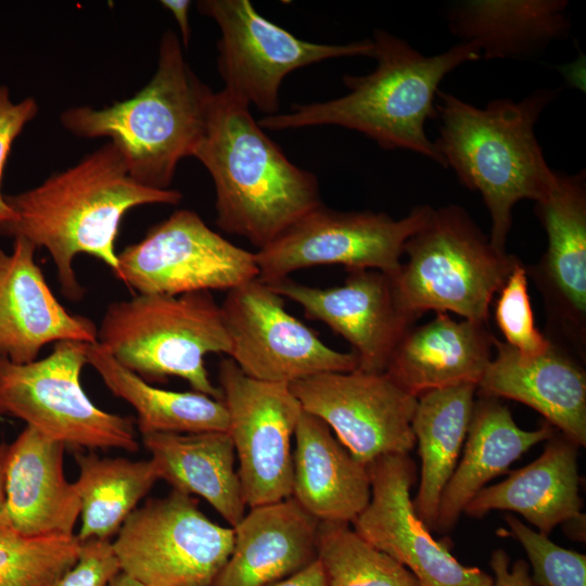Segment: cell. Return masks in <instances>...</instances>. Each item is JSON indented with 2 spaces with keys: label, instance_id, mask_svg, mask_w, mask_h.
<instances>
[{
  "label": "cell",
  "instance_id": "obj_40",
  "mask_svg": "<svg viewBox=\"0 0 586 586\" xmlns=\"http://www.w3.org/2000/svg\"><path fill=\"white\" fill-rule=\"evenodd\" d=\"M162 7L168 10L175 17L180 31V41L183 48H188L191 39V27L189 21V0H162Z\"/></svg>",
  "mask_w": 586,
  "mask_h": 586
},
{
  "label": "cell",
  "instance_id": "obj_11",
  "mask_svg": "<svg viewBox=\"0 0 586 586\" xmlns=\"http://www.w3.org/2000/svg\"><path fill=\"white\" fill-rule=\"evenodd\" d=\"M198 8L220 30L217 69L224 90L266 116L277 114L280 86L291 72L328 59L374 56L372 39L346 44L306 41L263 17L249 0H201Z\"/></svg>",
  "mask_w": 586,
  "mask_h": 586
},
{
  "label": "cell",
  "instance_id": "obj_17",
  "mask_svg": "<svg viewBox=\"0 0 586 586\" xmlns=\"http://www.w3.org/2000/svg\"><path fill=\"white\" fill-rule=\"evenodd\" d=\"M368 471L370 500L352 522L358 535L408 569L420 586H492V575L461 564L417 515L410 497L416 466L408 454L380 457Z\"/></svg>",
  "mask_w": 586,
  "mask_h": 586
},
{
  "label": "cell",
  "instance_id": "obj_35",
  "mask_svg": "<svg viewBox=\"0 0 586 586\" xmlns=\"http://www.w3.org/2000/svg\"><path fill=\"white\" fill-rule=\"evenodd\" d=\"M505 520L527 555L535 585L586 586L585 555L560 547L512 514L506 513Z\"/></svg>",
  "mask_w": 586,
  "mask_h": 586
},
{
  "label": "cell",
  "instance_id": "obj_15",
  "mask_svg": "<svg viewBox=\"0 0 586 586\" xmlns=\"http://www.w3.org/2000/svg\"><path fill=\"white\" fill-rule=\"evenodd\" d=\"M304 411L322 420L362 464L416 445L411 420L418 397L385 372H324L290 384Z\"/></svg>",
  "mask_w": 586,
  "mask_h": 586
},
{
  "label": "cell",
  "instance_id": "obj_31",
  "mask_svg": "<svg viewBox=\"0 0 586 586\" xmlns=\"http://www.w3.org/2000/svg\"><path fill=\"white\" fill-rule=\"evenodd\" d=\"M79 474L74 482L80 500V542L117 534L137 505L160 480L154 463L124 457L76 453Z\"/></svg>",
  "mask_w": 586,
  "mask_h": 586
},
{
  "label": "cell",
  "instance_id": "obj_25",
  "mask_svg": "<svg viewBox=\"0 0 586 586\" xmlns=\"http://www.w3.org/2000/svg\"><path fill=\"white\" fill-rule=\"evenodd\" d=\"M578 447L555 432L536 460L482 488L463 512L473 518L493 510L517 512L546 535L558 524L585 518L578 493Z\"/></svg>",
  "mask_w": 586,
  "mask_h": 586
},
{
  "label": "cell",
  "instance_id": "obj_13",
  "mask_svg": "<svg viewBox=\"0 0 586 586\" xmlns=\"http://www.w3.org/2000/svg\"><path fill=\"white\" fill-rule=\"evenodd\" d=\"M218 382L250 508L291 497L292 440L303 408L289 384L257 380L224 358Z\"/></svg>",
  "mask_w": 586,
  "mask_h": 586
},
{
  "label": "cell",
  "instance_id": "obj_41",
  "mask_svg": "<svg viewBox=\"0 0 586 586\" xmlns=\"http://www.w3.org/2000/svg\"><path fill=\"white\" fill-rule=\"evenodd\" d=\"M8 444L0 443V535L13 531L10 525L5 496V460Z\"/></svg>",
  "mask_w": 586,
  "mask_h": 586
},
{
  "label": "cell",
  "instance_id": "obj_7",
  "mask_svg": "<svg viewBox=\"0 0 586 586\" xmlns=\"http://www.w3.org/2000/svg\"><path fill=\"white\" fill-rule=\"evenodd\" d=\"M407 262L393 277L402 304L420 317L454 313L488 323L495 294L521 260L491 243L460 205L433 208L428 222L404 246Z\"/></svg>",
  "mask_w": 586,
  "mask_h": 586
},
{
  "label": "cell",
  "instance_id": "obj_9",
  "mask_svg": "<svg viewBox=\"0 0 586 586\" xmlns=\"http://www.w3.org/2000/svg\"><path fill=\"white\" fill-rule=\"evenodd\" d=\"M116 535L122 572L144 586H213L234 542L232 527L213 522L191 495L174 489L137 508Z\"/></svg>",
  "mask_w": 586,
  "mask_h": 586
},
{
  "label": "cell",
  "instance_id": "obj_33",
  "mask_svg": "<svg viewBox=\"0 0 586 586\" xmlns=\"http://www.w3.org/2000/svg\"><path fill=\"white\" fill-rule=\"evenodd\" d=\"M76 535H0V586H51L77 561Z\"/></svg>",
  "mask_w": 586,
  "mask_h": 586
},
{
  "label": "cell",
  "instance_id": "obj_16",
  "mask_svg": "<svg viewBox=\"0 0 586 586\" xmlns=\"http://www.w3.org/2000/svg\"><path fill=\"white\" fill-rule=\"evenodd\" d=\"M547 235L536 265L525 266L546 313L547 339L586 360V171L557 173L549 194L535 203Z\"/></svg>",
  "mask_w": 586,
  "mask_h": 586
},
{
  "label": "cell",
  "instance_id": "obj_36",
  "mask_svg": "<svg viewBox=\"0 0 586 586\" xmlns=\"http://www.w3.org/2000/svg\"><path fill=\"white\" fill-rule=\"evenodd\" d=\"M38 112L39 105L34 98L14 102L9 88L5 85L0 86V232L17 220V215L1 192L5 164L14 141Z\"/></svg>",
  "mask_w": 586,
  "mask_h": 586
},
{
  "label": "cell",
  "instance_id": "obj_3",
  "mask_svg": "<svg viewBox=\"0 0 586 586\" xmlns=\"http://www.w3.org/2000/svg\"><path fill=\"white\" fill-rule=\"evenodd\" d=\"M372 40L377 66L367 75H344L346 94L295 105L290 113L263 117L258 125L271 130L339 126L365 135L383 149L408 150L446 168L425 125L437 118L443 79L462 64L480 60L479 48L459 41L438 54L424 55L384 29H375Z\"/></svg>",
  "mask_w": 586,
  "mask_h": 586
},
{
  "label": "cell",
  "instance_id": "obj_18",
  "mask_svg": "<svg viewBox=\"0 0 586 586\" xmlns=\"http://www.w3.org/2000/svg\"><path fill=\"white\" fill-rule=\"evenodd\" d=\"M342 285L321 289L285 277L267 284L305 315L344 337L359 370L384 372L397 344L419 318L405 308L393 278L373 269L348 270Z\"/></svg>",
  "mask_w": 586,
  "mask_h": 586
},
{
  "label": "cell",
  "instance_id": "obj_28",
  "mask_svg": "<svg viewBox=\"0 0 586 586\" xmlns=\"http://www.w3.org/2000/svg\"><path fill=\"white\" fill-rule=\"evenodd\" d=\"M160 480L174 491L204 498L230 527L245 514L246 504L228 432L149 433L142 435Z\"/></svg>",
  "mask_w": 586,
  "mask_h": 586
},
{
  "label": "cell",
  "instance_id": "obj_34",
  "mask_svg": "<svg viewBox=\"0 0 586 586\" xmlns=\"http://www.w3.org/2000/svg\"><path fill=\"white\" fill-rule=\"evenodd\" d=\"M525 266L518 263L497 293L494 317L504 342L532 357L545 353L551 342L535 326Z\"/></svg>",
  "mask_w": 586,
  "mask_h": 586
},
{
  "label": "cell",
  "instance_id": "obj_42",
  "mask_svg": "<svg viewBox=\"0 0 586 586\" xmlns=\"http://www.w3.org/2000/svg\"><path fill=\"white\" fill-rule=\"evenodd\" d=\"M109 586H144L129 575L120 572Z\"/></svg>",
  "mask_w": 586,
  "mask_h": 586
},
{
  "label": "cell",
  "instance_id": "obj_32",
  "mask_svg": "<svg viewBox=\"0 0 586 586\" xmlns=\"http://www.w3.org/2000/svg\"><path fill=\"white\" fill-rule=\"evenodd\" d=\"M317 559L327 586H420L416 576L348 523L319 522Z\"/></svg>",
  "mask_w": 586,
  "mask_h": 586
},
{
  "label": "cell",
  "instance_id": "obj_1",
  "mask_svg": "<svg viewBox=\"0 0 586 586\" xmlns=\"http://www.w3.org/2000/svg\"><path fill=\"white\" fill-rule=\"evenodd\" d=\"M4 198L17 220L0 233L46 249L63 294L80 301L84 289L74 270L76 256L91 255L115 275V241L125 214L142 205H176L182 194L175 189L157 190L138 183L109 141L39 186Z\"/></svg>",
  "mask_w": 586,
  "mask_h": 586
},
{
  "label": "cell",
  "instance_id": "obj_20",
  "mask_svg": "<svg viewBox=\"0 0 586 586\" xmlns=\"http://www.w3.org/2000/svg\"><path fill=\"white\" fill-rule=\"evenodd\" d=\"M551 342V341H550ZM491 360L476 393L520 402L577 446L586 445V372L582 360L551 342L538 356H523L495 337Z\"/></svg>",
  "mask_w": 586,
  "mask_h": 586
},
{
  "label": "cell",
  "instance_id": "obj_30",
  "mask_svg": "<svg viewBox=\"0 0 586 586\" xmlns=\"http://www.w3.org/2000/svg\"><path fill=\"white\" fill-rule=\"evenodd\" d=\"M87 364L116 397L135 409L142 435L157 432L228 431V412L220 399L195 391L177 392L155 387L118 362L99 342L89 344Z\"/></svg>",
  "mask_w": 586,
  "mask_h": 586
},
{
  "label": "cell",
  "instance_id": "obj_5",
  "mask_svg": "<svg viewBox=\"0 0 586 586\" xmlns=\"http://www.w3.org/2000/svg\"><path fill=\"white\" fill-rule=\"evenodd\" d=\"M178 35L160 42L157 67L133 97L94 109L62 112V126L79 138H109L130 177L157 190L171 189L179 162L193 153L206 127L214 92L187 62Z\"/></svg>",
  "mask_w": 586,
  "mask_h": 586
},
{
  "label": "cell",
  "instance_id": "obj_39",
  "mask_svg": "<svg viewBox=\"0 0 586 586\" xmlns=\"http://www.w3.org/2000/svg\"><path fill=\"white\" fill-rule=\"evenodd\" d=\"M267 586H327L326 574L318 559L303 570Z\"/></svg>",
  "mask_w": 586,
  "mask_h": 586
},
{
  "label": "cell",
  "instance_id": "obj_37",
  "mask_svg": "<svg viewBox=\"0 0 586 586\" xmlns=\"http://www.w3.org/2000/svg\"><path fill=\"white\" fill-rule=\"evenodd\" d=\"M80 543L75 564L51 586H109L122 572L110 540L93 538Z\"/></svg>",
  "mask_w": 586,
  "mask_h": 586
},
{
  "label": "cell",
  "instance_id": "obj_6",
  "mask_svg": "<svg viewBox=\"0 0 586 586\" xmlns=\"http://www.w3.org/2000/svg\"><path fill=\"white\" fill-rule=\"evenodd\" d=\"M97 342L148 382L178 377L193 391L221 400L205 356H229L230 340L220 305L208 291L136 294L112 302L98 328Z\"/></svg>",
  "mask_w": 586,
  "mask_h": 586
},
{
  "label": "cell",
  "instance_id": "obj_29",
  "mask_svg": "<svg viewBox=\"0 0 586 586\" xmlns=\"http://www.w3.org/2000/svg\"><path fill=\"white\" fill-rule=\"evenodd\" d=\"M476 391L475 384L462 383L418 397L411 429L418 443L421 474L412 504L430 531L435 530L442 493L457 467Z\"/></svg>",
  "mask_w": 586,
  "mask_h": 586
},
{
  "label": "cell",
  "instance_id": "obj_8",
  "mask_svg": "<svg viewBox=\"0 0 586 586\" xmlns=\"http://www.w3.org/2000/svg\"><path fill=\"white\" fill-rule=\"evenodd\" d=\"M89 344L61 341L48 356L28 364L0 356V413L65 446L136 453L132 419L97 407L81 386Z\"/></svg>",
  "mask_w": 586,
  "mask_h": 586
},
{
  "label": "cell",
  "instance_id": "obj_24",
  "mask_svg": "<svg viewBox=\"0 0 586 586\" xmlns=\"http://www.w3.org/2000/svg\"><path fill=\"white\" fill-rule=\"evenodd\" d=\"M294 442L291 498L319 522L351 524L370 500L368 466L304 410Z\"/></svg>",
  "mask_w": 586,
  "mask_h": 586
},
{
  "label": "cell",
  "instance_id": "obj_21",
  "mask_svg": "<svg viewBox=\"0 0 586 586\" xmlns=\"http://www.w3.org/2000/svg\"><path fill=\"white\" fill-rule=\"evenodd\" d=\"M65 447L28 425L8 444L7 510L16 534L74 535L80 500L65 477Z\"/></svg>",
  "mask_w": 586,
  "mask_h": 586
},
{
  "label": "cell",
  "instance_id": "obj_27",
  "mask_svg": "<svg viewBox=\"0 0 586 586\" xmlns=\"http://www.w3.org/2000/svg\"><path fill=\"white\" fill-rule=\"evenodd\" d=\"M566 0H466L447 14L449 31L474 43L484 60L535 56L565 39L571 23Z\"/></svg>",
  "mask_w": 586,
  "mask_h": 586
},
{
  "label": "cell",
  "instance_id": "obj_22",
  "mask_svg": "<svg viewBox=\"0 0 586 586\" xmlns=\"http://www.w3.org/2000/svg\"><path fill=\"white\" fill-rule=\"evenodd\" d=\"M318 524L293 498L250 508L213 586H267L317 559Z\"/></svg>",
  "mask_w": 586,
  "mask_h": 586
},
{
  "label": "cell",
  "instance_id": "obj_10",
  "mask_svg": "<svg viewBox=\"0 0 586 586\" xmlns=\"http://www.w3.org/2000/svg\"><path fill=\"white\" fill-rule=\"evenodd\" d=\"M432 212L428 204L418 205L395 219L383 212H342L321 204L255 253L257 279L268 283L322 265L373 269L393 278L402 266L405 243Z\"/></svg>",
  "mask_w": 586,
  "mask_h": 586
},
{
  "label": "cell",
  "instance_id": "obj_14",
  "mask_svg": "<svg viewBox=\"0 0 586 586\" xmlns=\"http://www.w3.org/2000/svg\"><path fill=\"white\" fill-rule=\"evenodd\" d=\"M284 298L254 279L227 291L220 304L229 358L249 377L292 384L324 372L358 368L355 353L335 351L292 316Z\"/></svg>",
  "mask_w": 586,
  "mask_h": 586
},
{
  "label": "cell",
  "instance_id": "obj_4",
  "mask_svg": "<svg viewBox=\"0 0 586 586\" xmlns=\"http://www.w3.org/2000/svg\"><path fill=\"white\" fill-rule=\"evenodd\" d=\"M193 157L214 182L216 225L258 250L322 204L317 177L293 164L224 89L214 92Z\"/></svg>",
  "mask_w": 586,
  "mask_h": 586
},
{
  "label": "cell",
  "instance_id": "obj_12",
  "mask_svg": "<svg viewBox=\"0 0 586 586\" xmlns=\"http://www.w3.org/2000/svg\"><path fill=\"white\" fill-rule=\"evenodd\" d=\"M114 275L136 294L234 289L258 278L255 253L226 240L190 209H178L117 253Z\"/></svg>",
  "mask_w": 586,
  "mask_h": 586
},
{
  "label": "cell",
  "instance_id": "obj_26",
  "mask_svg": "<svg viewBox=\"0 0 586 586\" xmlns=\"http://www.w3.org/2000/svg\"><path fill=\"white\" fill-rule=\"evenodd\" d=\"M553 433L555 428L546 421L532 431L519 428L499 398L479 394L462 458L441 496L434 531L450 532L466 506L491 480L505 473L531 447L548 441Z\"/></svg>",
  "mask_w": 586,
  "mask_h": 586
},
{
  "label": "cell",
  "instance_id": "obj_38",
  "mask_svg": "<svg viewBox=\"0 0 586 586\" xmlns=\"http://www.w3.org/2000/svg\"><path fill=\"white\" fill-rule=\"evenodd\" d=\"M489 565L494 573L492 586H535L526 561L517 560L510 568V559L504 549L493 551Z\"/></svg>",
  "mask_w": 586,
  "mask_h": 586
},
{
  "label": "cell",
  "instance_id": "obj_2",
  "mask_svg": "<svg viewBox=\"0 0 586 586\" xmlns=\"http://www.w3.org/2000/svg\"><path fill=\"white\" fill-rule=\"evenodd\" d=\"M559 89H538L521 100L494 99L484 107L437 92L435 146L459 182L477 191L491 220V243L507 252L512 211L523 200L546 198L557 182L535 135L543 112Z\"/></svg>",
  "mask_w": 586,
  "mask_h": 586
},
{
  "label": "cell",
  "instance_id": "obj_23",
  "mask_svg": "<svg viewBox=\"0 0 586 586\" xmlns=\"http://www.w3.org/2000/svg\"><path fill=\"white\" fill-rule=\"evenodd\" d=\"M494 340L486 322L436 313L406 332L384 372L416 397L462 383L477 386L492 360Z\"/></svg>",
  "mask_w": 586,
  "mask_h": 586
},
{
  "label": "cell",
  "instance_id": "obj_19",
  "mask_svg": "<svg viewBox=\"0 0 586 586\" xmlns=\"http://www.w3.org/2000/svg\"><path fill=\"white\" fill-rule=\"evenodd\" d=\"M36 251L24 238L13 239L11 253L0 247V356L14 364L36 360L50 343L97 342L94 322L69 313L54 296Z\"/></svg>",
  "mask_w": 586,
  "mask_h": 586
}]
</instances>
